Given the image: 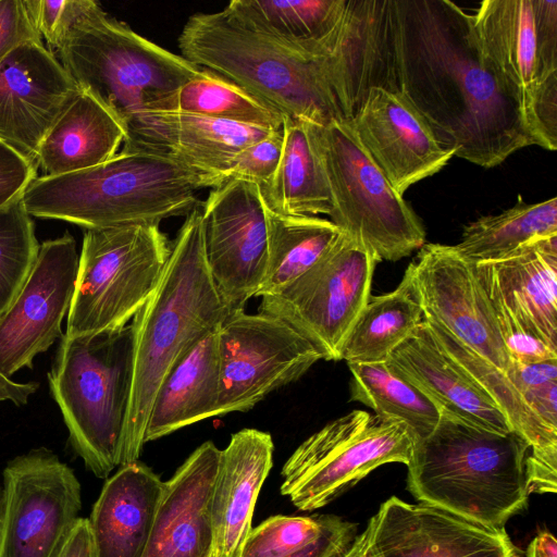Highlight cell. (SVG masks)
<instances>
[{
  "mask_svg": "<svg viewBox=\"0 0 557 557\" xmlns=\"http://www.w3.org/2000/svg\"><path fill=\"white\" fill-rule=\"evenodd\" d=\"M398 91L455 157L494 168L534 146L519 95L482 55L472 14L449 0H393Z\"/></svg>",
  "mask_w": 557,
  "mask_h": 557,
  "instance_id": "cell-1",
  "label": "cell"
},
{
  "mask_svg": "<svg viewBox=\"0 0 557 557\" xmlns=\"http://www.w3.org/2000/svg\"><path fill=\"white\" fill-rule=\"evenodd\" d=\"M231 313L210 274L194 209L172 242L159 284L131 321L132 379L120 466L137 461L157 392L172 368Z\"/></svg>",
  "mask_w": 557,
  "mask_h": 557,
  "instance_id": "cell-2",
  "label": "cell"
},
{
  "mask_svg": "<svg viewBox=\"0 0 557 557\" xmlns=\"http://www.w3.org/2000/svg\"><path fill=\"white\" fill-rule=\"evenodd\" d=\"M177 44L185 60L234 83L284 117L319 125L345 120L336 44L324 54L297 52L237 24L223 10L190 15Z\"/></svg>",
  "mask_w": 557,
  "mask_h": 557,
  "instance_id": "cell-3",
  "label": "cell"
},
{
  "mask_svg": "<svg viewBox=\"0 0 557 557\" xmlns=\"http://www.w3.org/2000/svg\"><path fill=\"white\" fill-rule=\"evenodd\" d=\"M224 183L220 177L144 151H121L83 171L37 176L22 201L36 218L89 228L160 224L198 208V190Z\"/></svg>",
  "mask_w": 557,
  "mask_h": 557,
  "instance_id": "cell-4",
  "label": "cell"
},
{
  "mask_svg": "<svg viewBox=\"0 0 557 557\" xmlns=\"http://www.w3.org/2000/svg\"><path fill=\"white\" fill-rule=\"evenodd\" d=\"M528 443L442 410L426 436L413 440L407 488L419 502L475 522L505 528L528 505Z\"/></svg>",
  "mask_w": 557,
  "mask_h": 557,
  "instance_id": "cell-5",
  "label": "cell"
},
{
  "mask_svg": "<svg viewBox=\"0 0 557 557\" xmlns=\"http://www.w3.org/2000/svg\"><path fill=\"white\" fill-rule=\"evenodd\" d=\"M55 52L76 85L124 127L141 112L161 111L206 72L110 17L98 3L69 28Z\"/></svg>",
  "mask_w": 557,
  "mask_h": 557,
  "instance_id": "cell-6",
  "label": "cell"
},
{
  "mask_svg": "<svg viewBox=\"0 0 557 557\" xmlns=\"http://www.w3.org/2000/svg\"><path fill=\"white\" fill-rule=\"evenodd\" d=\"M132 379V332L62 335L48 372L51 396L85 467L106 479L120 466Z\"/></svg>",
  "mask_w": 557,
  "mask_h": 557,
  "instance_id": "cell-7",
  "label": "cell"
},
{
  "mask_svg": "<svg viewBox=\"0 0 557 557\" xmlns=\"http://www.w3.org/2000/svg\"><path fill=\"white\" fill-rule=\"evenodd\" d=\"M331 194V221L377 262L397 261L425 244V230L371 160L350 121L308 122Z\"/></svg>",
  "mask_w": 557,
  "mask_h": 557,
  "instance_id": "cell-8",
  "label": "cell"
},
{
  "mask_svg": "<svg viewBox=\"0 0 557 557\" xmlns=\"http://www.w3.org/2000/svg\"><path fill=\"white\" fill-rule=\"evenodd\" d=\"M171 248L158 224L86 230L64 335L127 326L159 284Z\"/></svg>",
  "mask_w": 557,
  "mask_h": 557,
  "instance_id": "cell-9",
  "label": "cell"
},
{
  "mask_svg": "<svg viewBox=\"0 0 557 557\" xmlns=\"http://www.w3.org/2000/svg\"><path fill=\"white\" fill-rule=\"evenodd\" d=\"M413 435L392 417L355 409L306 438L282 468L281 494L301 511L322 508L376 468L407 465Z\"/></svg>",
  "mask_w": 557,
  "mask_h": 557,
  "instance_id": "cell-10",
  "label": "cell"
},
{
  "mask_svg": "<svg viewBox=\"0 0 557 557\" xmlns=\"http://www.w3.org/2000/svg\"><path fill=\"white\" fill-rule=\"evenodd\" d=\"M377 260L342 233L301 276L261 297L259 312L276 317L306 337L323 360H341L343 345L366 307Z\"/></svg>",
  "mask_w": 557,
  "mask_h": 557,
  "instance_id": "cell-11",
  "label": "cell"
},
{
  "mask_svg": "<svg viewBox=\"0 0 557 557\" xmlns=\"http://www.w3.org/2000/svg\"><path fill=\"white\" fill-rule=\"evenodd\" d=\"M221 391L218 416L246 412L299 380L322 354L283 320L231 312L219 327Z\"/></svg>",
  "mask_w": 557,
  "mask_h": 557,
  "instance_id": "cell-12",
  "label": "cell"
},
{
  "mask_svg": "<svg viewBox=\"0 0 557 557\" xmlns=\"http://www.w3.org/2000/svg\"><path fill=\"white\" fill-rule=\"evenodd\" d=\"M0 557H52L82 508L81 483L50 449L35 448L3 470Z\"/></svg>",
  "mask_w": 557,
  "mask_h": 557,
  "instance_id": "cell-13",
  "label": "cell"
},
{
  "mask_svg": "<svg viewBox=\"0 0 557 557\" xmlns=\"http://www.w3.org/2000/svg\"><path fill=\"white\" fill-rule=\"evenodd\" d=\"M206 261L230 311L257 297L268 264L265 205L255 183L231 178L200 209Z\"/></svg>",
  "mask_w": 557,
  "mask_h": 557,
  "instance_id": "cell-14",
  "label": "cell"
},
{
  "mask_svg": "<svg viewBox=\"0 0 557 557\" xmlns=\"http://www.w3.org/2000/svg\"><path fill=\"white\" fill-rule=\"evenodd\" d=\"M79 255L70 233L44 242L20 293L0 318V374L10 379L61 338Z\"/></svg>",
  "mask_w": 557,
  "mask_h": 557,
  "instance_id": "cell-15",
  "label": "cell"
},
{
  "mask_svg": "<svg viewBox=\"0 0 557 557\" xmlns=\"http://www.w3.org/2000/svg\"><path fill=\"white\" fill-rule=\"evenodd\" d=\"M424 317L507 374L512 361L473 265L454 246L424 244L410 263Z\"/></svg>",
  "mask_w": 557,
  "mask_h": 557,
  "instance_id": "cell-16",
  "label": "cell"
},
{
  "mask_svg": "<svg viewBox=\"0 0 557 557\" xmlns=\"http://www.w3.org/2000/svg\"><path fill=\"white\" fill-rule=\"evenodd\" d=\"M374 557H522L505 528L392 496L370 518Z\"/></svg>",
  "mask_w": 557,
  "mask_h": 557,
  "instance_id": "cell-17",
  "label": "cell"
},
{
  "mask_svg": "<svg viewBox=\"0 0 557 557\" xmlns=\"http://www.w3.org/2000/svg\"><path fill=\"white\" fill-rule=\"evenodd\" d=\"M472 21L482 55L521 100L557 74L556 0H484Z\"/></svg>",
  "mask_w": 557,
  "mask_h": 557,
  "instance_id": "cell-18",
  "label": "cell"
},
{
  "mask_svg": "<svg viewBox=\"0 0 557 557\" xmlns=\"http://www.w3.org/2000/svg\"><path fill=\"white\" fill-rule=\"evenodd\" d=\"M78 91L42 42L20 46L0 63V141L38 169L44 137Z\"/></svg>",
  "mask_w": 557,
  "mask_h": 557,
  "instance_id": "cell-19",
  "label": "cell"
},
{
  "mask_svg": "<svg viewBox=\"0 0 557 557\" xmlns=\"http://www.w3.org/2000/svg\"><path fill=\"white\" fill-rule=\"evenodd\" d=\"M350 123L371 160L403 196L455 157L399 91L372 88Z\"/></svg>",
  "mask_w": 557,
  "mask_h": 557,
  "instance_id": "cell-20",
  "label": "cell"
},
{
  "mask_svg": "<svg viewBox=\"0 0 557 557\" xmlns=\"http://www.w3.org/2000/svg\"><path fill=\"white\" fill-rule=\"evenodd\" d=\"M271 131L177 111L141 112L125 125L123 151H144L226 181L236 154Z\"/></svg>",
  "mask_w": 557,
  "mask_h": 557,
  "instance_id": "cell-21",
  "label": "cell"
},
{
  "mask_svg": "<svg viewBox=\"0 0 557 557\" xmlns=\"http://www.w3.org/2000/svg\"><path fill=\"white\" fill-rule=\"evenodd\" d=\"M220 460L221 449L205 442L164 482L143 557H211L212 496Z\"/></svg>",
  "mask_w": 557,
  "mask_h": 557,
  "instance_id": "cell-22",
  "label": "cell"
},
{
  "mask_svg": "<svg viewBox=\"0 0 557 557\" xmlns=\"http://www.w3.org/2000/svg\"><path fill=\"white\" fill-rule=\"evenodd\" d=\"M385 362L441 410L488 431H512L504 412L446 354L424 319Z\"/></svg>",
  "mask_w": 557,
  "mask_h": 557,
  "instance_id": "cell-23",
  "label": "cell"
},
{
  "mask_svg": "<svg viewBox=\"0 0 557 557\" xmlns=\"http://www.w3.org/2000/svg\"><path fill=\"white\" fill-rule=\"evenodd\" d=\"M268 432L243 429L221 450L212 496L211 557H240L250 532L260 490L273 465Z\"/></svg>",
  "mask_w": 557,
  "mask_h": 557,
  "instance_id": "cell-24",
  "label": "cell"
},
{
  "mask_svg": "<svg viewBox=\"0 0 557 557\" xmlns=\"http://www.w3.org/2000/svg\"><path fill=\"white\" fill-rule=\"evenodd\" d=\"M161 481L137 461L120 466L109 478L88 519L96 557H143L148 546Z\"/></svg>",
  "mask_w": 557,
  "mask_h": 557,
  "instance_id": "cell-25",
  "label": "cell"
},
{
  "mask_svg": "<svg viewBox=\"0 0 557 557\" xmlns=\"http://www.w3.org/2000/svg\"><path fill=\"white\" fill-rule=\"evenodd\" d=\"M472 265L487 294L531 320L557 345V235L534 240L500 259Z\"/></svg>",
  "mask_w": 557,
  "mask_h": 557,
  "instance_id": "cell-26",
  "label": "cell"
},
{
  "mask_svg": "<svg viewBox=\"0 0 557 557\" xmlns=\"http://www.w3.org/2000/svg\"><path fill=\"white\" fill-rule=\"evenodd\" d=\"M219 327L201 338L165 376L152 404L145 443L218 416Z\"/></svg>",
  "mask_w": 557,
  "mask_h": 557,
  "instance_id": "cell-27",
  "label": "cell"
},
{
  "mask_svg": "<svg viewBox=\"0 0 557 557\" xmlns=\"http://www.w3.org/2000/svg\"><path fill=\"white\" fill-rule=\"evenodd\" d=\"M123 123L90 94L79 91L44 137L37 156L42 176L83 171L116 154Z\"/></svg>",
  "mask_w": 557,
  "mask_h": 557,
  "instance_id": "cell-28",
  "label": "cell"
},
{
  "mask_svg": "<svg viewBox=\"0 0 557 557\" xmlns=\"http://www.w3.org/2000/svg\"><path fill=\"white\" fill-rule=\"evenodd\" d=\"M347 0H233L224 13L237 24L302 53L335 47Z\"/></svg>",
  "mask_w": 557,
  "mask_h": 557,
  "instance_id": "cell-29",
  "label": "cell"
},
{
  "mask_svg": "<svg viewBox=\"0 0 557 557\" xmlns=\"http://www.w3.org/2000/svg\"><path fill=\"white\" fill-rule=\"evenodd\" d=\"M283 150L272 178L259 186L265 206L282 214H326L332 210L327 181L308 131V122L284 117Z\"/></svg>",
  "mask_w": 557,
  "mask_h": 557,
  "instance_id": "cell-30",
  "label": "cell"
},
{
  "mask_svg": "<svg viewBox=\"0 0 557 557\" xmlns=\"http://www.w3.org/2000/svg\"><path fill=\"white\" fill-rule=\"evenodd\" d=\"M423 319L409 264L393 292L370 296L343 345L341 360L347 363L385 362Z\"/></svg>",
  "mask_w": 557,
  "mask_h": 557,
  "instance_id": "cell-31",
  "label": "cell"
},
{
  "mask_svg": "<svg viewBox=\"0 0 557 557\" xmlns=\"http://www.w3.org/2000/svg\"><path fill=\"white\" fill-rule=\"evenodd\" d=\"M265 205V203H264ZM268 264L257 296L275 294L312 268L337 242L342 232L313 215H289L265 206Z\"/></svg>",
  "mask_w": 557,
  "mask_h": 557,
  "instance_id": "cell-32",
  "label": "cell"
},
{
  "mask_svg": "<svg viewBox=\"0 0 557 557\" xmlns=\"http://www.w3.org/2000/svg\"><path fill=\"white\" fill-rule=\"evenodd\" d=\"M557 235V198L516 205L499 214L481 216L463 227L456 251L476 263L500 259L534 240Z\"/></svg>",
  "mask_w": 557,
  "mask_h": 557,
  "instance_id": "cell-33",
  "label": "cell"
},
{
  "mask_svg": "<svg viewBox=\"0 0 557 557\" xmlns=\"http://www.w3.org/2000/svg\"><path fill=\"white\" fill-rule=\"evenodd\" d=\"M347 366L351 373L350 400L366 405L376 414L405 422L413 440L426 436L435 428L441 408L386 362Z\"/></svg>",
  "mask_w": 557,
  "mask_h": 557,
  "instance_id": "cell-34",
  "label": "cell"
},
{
  "mask_svg": "<svg viewBox=\"0 0 557 557\" xmlns=\"http://www.w3.org/2000/svg\"><path fill=\"white\" fill-rule=\"evenodd\" d=\"M161 111H177L267 129L281 128L284 116L234 83L207 71L170 98Z\"/></svg>",
  "mask_w": 557,
  "mask_h": 557,
  "instance_id": "cell-35",
  "label": "cell"
},
{
  "mask_svg": "<svg viewBox=\"0 0 557 557\" xmlns=\"http://www.w3.org/2000/svg\"><path fill=\"white\" fill-rule=\"evenodd\" d=\"M30 216L22 198L0 209V318L20 293L39 252Z\"/></svg>",
  "mask_w": 557,
  "mask_h": 557,
  "instance_id": "cell-36",
  "label": "cell"
},
{
  "mask_svg": "<svg viewBox=\"0 0 557 557\" xmlns=\"http://www.w3.org/2000/svg\"><path fill=\"white\" fill-rule=\"evenodd\" d=\"M333 519V515L272 516L250 530L240 557H287L319 539Z\"/></svg>",
  "mask_w": 557,
  "mask_h": 557,
  "instance_id": "cell-37",
  "label": "cell"
},
{
  "mask_svg": "<svg viewBox=\"0 0 557 557\" xmlns=\"http://www.w3.org/2000/svg\"><path fill=\"white\" fill-rule=\"evenodd\" d=\"M487 296L494 309L500 337L512 362L531 363L557 359V345L553 344L531 320L509 310L497 297L490 294Z\"/></svg>",
  "mask_w": 557,
  "mask_h": 557,
  "instance_id": "cell-38",
  "label": "cell"
},
{
  "mask_svg": "<svg viewBox=\"0 0 557 557\" xmlns=\"http://www.w3.org/2000/svg\"><path fill=\"white\" fill-rule=\"evenodd\" d=\"M283 129L271 131L262 139L255 141L240 150L226 172V181L243 180L265 185L275 173L283 150Z\"/></svg>",
  "mask_w": 557,
  "mask_h": 557,
  "instance_id": "cell-39",
  "label": "cell"
},
{
  "mask_svg": "<svg viewBox=\"0 0 557 557\" xmlns=\"http://www.w3.org/2000/svg\"><path fill=\"white\" fill-rule=\"evenodd\" d=\"M34 24L49 50L55 51L69 28L97 2L91 0H26Z\"/></svg>",
  "mask_w": 557,
  "mask_h": 557,
  "instance_id": "cell-40",
  "label": "cell"
},
{
  "mask_svg": "<svg viewBox=\"0 0 557 557\" xmlns=\"http://www.w3.org/2000/svg\"><path fill=\"white\" fill-rule=\"evenodd\" d=\"M42 42L26 0H0V63L26 42Z\"/></svg>",
  "mask_w": 557,
  "mask_h": 557,
  "instance_id": "cell-41",
  "label": "cell"
},
{
  "mask_svg": "<svg viewBox=\"0 0 557 557\" xmlns=\"http://www.w3.org/2000/svg\"><path fill=\"white\" fill-rule=\"evenodd\" d=\"M37 168L0 141V209L22 198L37 177Z\"/></svg>",
  "mask_w": 557,
  "mask_h": 557,
  "instance_id": "cell-42",
  "label": "cell"
},
{
  "mask_svg": "<svg viewBox=\"0 0 557 557\" xmlns=\"http://www.w3.org/2000/svg\"><path fill=\"white\" fill-rule=\"evenodd\" d=\"M357 530L358 524L334 516L319 539L287 557H338L349 547Z\"/></svg>",
  "mask_w": 557,
  "mask_h": 557,
  "instance_id": "cell-43",
  "label": "cell"
},
{
  "mask_svg": "<svg viewBox=\"0 0 557 557\" xmlns=\"http://www.w3.org/2000/svg\"><path fill=\"white\" fill-rule=\"evenodd\" d=\"M506 375L520 393L527 388L557 382V359L531 363L512 362Z\"/></svg>",
  "mask_w": 557,
  "mask_h": 557,
  "instance_id": "cell-44",
  "label": "cell"
},
{
  "mask_svg": "<svg viewBox=\"0 0 557 557\" xmlns=\"http://www.w3.org/2000/svg\"><path fill=\"white\" fill-rule=\"evenodd\" d=\"M521 394L544 422L557 429V382L527 388Z\"/></svg>",
  "mask_w": 557,
  "mask_h": 557,
  "instance_id": "cell-45",
  "label": "cell"
},
{
  "mask_svg": "<svg viewBox=\"0 0 557 557\" xmlns=\"http://www.w3.org/2000/svg\"><path fill=\"white\" fill-rule=\"evenodd\" d=\"M52 557H96L88 519L76 520Z\"/></svg>",
  "mask_w": 557,
  "mask_h": 557,
  "instance_id": "cell-46",
  "label": "cell"
},
{
  "mask_svg": "<svg viewBox=\"0 0 557 557\" xmlns=\"http://www.w3.org/2000/svg\"><path fill=\"white\" fill-rule=\"evenodd\" d=\"M527 557H557V540L550 532H540L529 544Z\"/></svg>",
  "mask_w": 557,
  "mask_h": 557,
  "instance_id": "cell-47",
  "label": "cell"
},
{
  "mask_svg": "<svg viewBox=\"0 0 557 557\" xmlns=\"http://www.w3.org/2000/svg\"><path fill=\"white\" fill-rule=\"evenodd\" d=\"M338 557H374L371 547L370 521H368L366 529L356 535L349 547Z\"/></svg>",
  "mask_w": 557,
  "mask_h": 557,
  "instance_id": "cell-48",
  "label": "cell"
},
{
  "mask_svg": "<svg viewBox=\"0 0 557 557\" xmlns=\"http://www.w3.org/2000/svg\"><path fill=\"white\" fill-rule=\"evenodd\" d=\"M38 385L37 382H15L0 374V386L16 398L18 406L28 403L29 397L37 391Z\"/></svg>",
  "mask_w": 557,
  "mask_h": 557,
  "instance_id": "cell-49",
  "label": "cell"
},
{
  "mask_svg": "<svg viewBox=\"0 0 557 557\" xmlns=\"http://www.w3.org/2000/svg\"><path fill=\"white\" fill-rule=\"evenodd\" d=\"M9 400L14 405L18 406L16 398L7 389L0 386V401Z\"/></svg>",
  "mask_w": 557,
  "mask_h": 557,
  "instance_id": "cell-50",
  "label": "cell"
},
{
  "mask_svg": "<svg viewBox=\"0 0 557 557\" xmlns=\"http://www.w3.org/2000/svg\"><path fill=\"white\" fill-rule=\"evenodd\" d=\"M3 486L0 485V543H1V534H2V524H3Z\"/></svg>",
  "mask_w": 557,
  "mask_h": 557,
  "instance_id": "cell-51",
  "label": "cell"
}]
</instances>
